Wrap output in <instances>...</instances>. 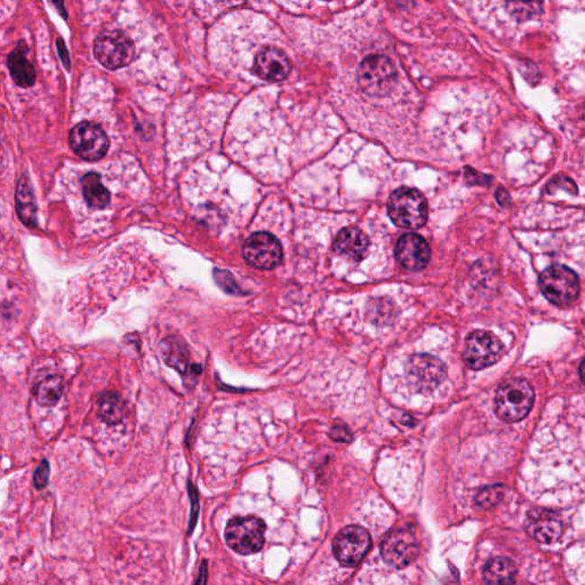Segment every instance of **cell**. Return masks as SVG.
Instances as JSON below:
<instances>
[{
	"instance_id": "cell-1",
	"label": "cell",
	"mask_w": 585,
	"mask_h": 585,
	"mask_svg": "<svg viewBox=\"0 0 585 585\" xmlns=\"http://www.w3.org/2000/svg\"><path fill=\"white\" fill-rule=\"evenodd\" d=\"M534 390L526 379H507L495 395V413L507 424L522 421L531 412Z\"/></svg>"
},
{
	"instance_id": "cell-2",
	"label": "cell",
	"mask_w": 585,
	"mask_h": 585,
	"mask_svg": "<svg viewBox=\"0 0 585 585\" xmlns=\"http://www.w3.org/2000/svg\"><path fill=\"white\" fill-rule=\"evenodd\" d=\"M388 212L392 222L404 229H420L428 220V204L425 196L412 187H399L392 192Z\"/></svg>"
},
{
	"instance_id": "cell-3",
	"label": "cell",
	"mask_w": 585,
	"mask_h": 585,
	"mask_svg": "<svg viewBox=\"0 0 585 585\" xmlns=\"http://www.w3.org/2000/svg\"><path fill=\"white\" fill-rule=\"evenodd\" d=\"M266 524L254 516H237L229 520L224 536L226 544L237 553L249 556L259 553L264 545Z\"/></svg>"
},
{
	"instance_id": "cell-4",
	"label": "cell",
	"mask_w": 585,
	"mask_h": 585,
	"mask_svg": "<svg viewBox=\"0 0 585 585\" xmlns=\"http://www.w3.org/2000/svg\"><path fill=\"white\" fill-rule=\"evenodd\" d=\"M94 55L106 69L127 67L135 58V45L121 30H105L94 41Z\"/></svg>"
},
{
	"instance_id": "cell-5",
	"label": "cell",
	"mask_w": 585,
	"mask_h": 585,
	"mask_svg": "<svg viewBox=\"0 0 585 585\" xmlns=\"http://www.w3.org/2000/svg\"><path fill=\"white\" fill-rule=\"evenodd\" d=\"M540 288L544 296L557 306L573 305L580 296L579 277L565 266L545 269L540 276Z\"/></svg>"
},
{
	"instance_id": "cell-6",
	"label": "cell",
	"mask_w": 585,
	"mask_h": 585,
	"mask_svg": "<svg viewBox=\"0 0 585 585\" xmlns=\"http://www.w3.org/2000/svg\"><path fill=\"white\" fill-rule=\"evenodd\" d=\"M397 79L395 64L386 55H370L358 69V80L365 93L379 96L390 91Z\"/></svg>"
},
{
	"instance_id": "cell-7",
	"label": "cell",
	"mask_w": 585,
	"mask_h": 585,
	"mask_svg": "<svg viewBox=\"0 0 585 585\" xmlns=\"http://www.w3.org/2000/svg\"><path fill=\"white\" fill-rule=\"evenodd\" d=\"M503 345L493 333L476 331L465 341L463 361L473 370L493 366L501 360Z\"/></svg>"
},
{
	"instance_id": "cell-8",
	"label": "cell",
	"mask_w": 585,
	"mask_h": 585,
	"mask_svg": "<svg viewBox=\"0 0 585 585\" xmlns=\"http://www.w3.org/2000/svg\"><path fill=\"white\" fill-rule=\"evenodd\" d=\"M69 143L76 155L87 161L100 160L106 155L110 147L105 131L91 122H81L72 128Z\"/></svg>"
},
{
	"instance_id": "cell-9",
	"label": "cell",
	"mask_w": 585,
	"mask_h": 585,
	"mask_svg": "<svg viewBox=\"0 0 585 585\" xmlns=\"http://www.w3.org/2000/svg\"><path fill=\"white\" fill-rule=\"evenodd\" d=\"M242 256L250 266L271 270L283 261V250L279 239L268 233H255L242 247Z\"/></svg>"
},
{
	"instance_id": "cell-10",
	"label": "cell",
	"mask_w": 585,
	"mask_h": 585,
	"mask_svg": "<svg viewBox=\"0 0 585 585\" xmlns=\"http://www.w3.org/2000/svg\"><path fill=\"white\" fill-rule=\"evenodd\" d=\"M370 546V534L361 526L345 527L333 542L335 557L345 567L360 565L369 553Z\"/></svg>"
},
{
	"instance_id": "cell-11",
	"label": "cell",
	"mask_w": 585,
	"mask_h": 585,
	"mask_svg": "<svg viewBox=\"0 0 585 585\" xmlns=\"http://www.w3.org/2000/svg\"><path fill=\"white\" fill-rule=\"evenodd\" d=\"M420 553L416 535L407 529H397L384 539L382 557L388 565L404 568L411 565Z\"/></svg>"
},
{
	"instance_id": "cell-12",
	"label": "cell",
	"mask_w": 585,
	"mask_h": 585,
	"mask_svg": "<svg viewBox=\"0 0 585 585\" xmlns=\"http://www.w3.org/2000/svg\"><path fill=\"white\" fill-rule=\"evenodd\" d=\"M409 382L421 391L433 390L446 378V369L443 362L429 354H417L412 357L407 366Z\"/></svg>"
},
{
	"instance_id": "cell-13",
	"label": "cell",
	"mask_w": 585,
	"mask_h": 585,
	"mask_svg": "<svg viewBox=\"0 0 585 585\" xmlns=\"http://www.w3.org/2000/svg\"><path fill=\"white\" fill-rule=\"evenodd\" d=\"M396 256L405 269L418 271L428 266L431 250L424 238L416 233H407L397 242Z\"/></svg>"
},
{
	"instance_id": "cell-14",
	"label": "cell",
	"mask_w": 585,
	"mask_h": 585,
	"mask_svg": "<svg viewBox=\"0 0 585 585\" xmlns=\"http://www.w3.org/2000/svg\"><path fill=\"white\" fill-rule=\"evenodd\" d=\"M292 64L288 55L275 47H266L256 55L253 71L260 78L277 83L288 78Z\"/></svg>"
},
{
	"instance_id": "cell-15",
	"label": "cell",
	"mask_w": 585,
	"mask_h": 585,
	"mask_svg": "<svg viewBox=\"0 0 585 585\" xmlns=\"http://www.w3.org/2000/svg\"><path fill=\"white\" fill-rule=\"evenodd\" d=\"M526 529L541 544H551L562 536L563 527L557 512L546 509H534L528 512Z\"/></svg>"
},
{
	"instance_id": "cell-16",
	"label": "cell",
	"mask_w": 585,
	"mask_h": 585,
	"mask_svg": "<svg viewBox=\"0 0 585 585\" xmlns=\"http://www.w3.org/2000/svg\"><path fill=\"white\" fill-rule=\"evenodd\" d=\"M333 250L353 261H361L369 253L370 239L360 229L345 228L337 234Z\"/></svg>"
},
{
	"instance_id": "cell-17",
	"label": "cell",
	"mask_w": 585,
	"mask_h": 585,
	"mask_svg": "<svg viewBox=\"0 0 585 585\" xmlns=\"http://www.w3.org/2000/svg\"><path fill=\"white\" fill-rule=\"evenodd\" d=\"M28 49L23 41L8 55L7 64L13 80L21 87H30L36 83V70L27 59Z\"/></svg>"
},
{
	"instance_id": "cell-18",
	"label": "cell",
	"mask_w": 585,
	"mask_h": 585,
	"mask_svg": "<svg viewBox=\"0 0 585 585\" xmlns=\"http://www.w3.org/2000/svg\"><path fill=\"white\" fill-rule=\"evenodd\" d=\"M15 198L20 220L30 228H35L37 206L27 174H23L20 178Z\"/></svg>"
},
{
	"instance_id": "cell-19",
	"label": "cell",
	"mask_w": 585,
	"mask_h": 585,
	"mask_svg": "<svg viewBox=\"0 0 585 585\" xmlns=\"http://www.w3.org/2000/svg\"><path fill=\"white\" fill-rule=\"evenodd\" d=\"M516 568L507 558H494L487 562L484 570V580L487 585L514 584Z\"/></svg>"
},
{
	"instance_id": "cell-20",
	"label": "cell",
	"mask_w": 585,
	"mask_h": 585,
	"mask_svg": "<svg viewBox=\"0 0 585 585\" xmlns=\"http://www.w3.org/2000/svg\"><path fill=\"white\" fill-rule=\"evenodd\" d=\"M161 354L166 364L180 373H186L189 365V352L182 340L170 336L162 341Z\"/></svg>"
},
{
	"instance_id": "cell-21",
	"label": "cell",
	"mask_w": 585,
	"mask_h": 585,
	"mask_svg": "<svg viewBox=\"0 0 585 585\" xmlns=\"http://www.w3.org/2000/svg\"><path fill=\"white\" fill-rule=\"evenodd\" d=\"M84 198L89 206L102 209L110 204V192L102 185L101 178L96 173H87L81 178Z\"/></svg>"
},
{
	"instance_id": "cell-22",
	"label": "cell",
	"mask_w": 585,
	"mask_h": 585,
	"mask_svg": "<svg viewBox=\"0 0 585 585\" xmlns=\"http://www.w3.org/2000/svg\"><path fill=\"white\" fill-rule=\"evenodd\" d=\"M64 391L63 379L59 375H49L35 387V398L38 404L44 407H52L61 399Z\"/></svg>"
},
{
	"instance_id": "cell-23",
	"label": "cell",
	"mask_w": 585,
	"mask_h": 585,
	"mask_svg": "<svg viewBox=\"0 0 585 585\" xmlns=\"http://www.w3.org/2000/svg\"><path fill=\"white\" fill-rule=\"evenodd\" d=\"M125 404L116 392H105L97 401V413L105 424L118 425L125 416Z\"/></svg>"
},
{
	"instance_id": "cell-24",
	"label": "cell",
	"mask_w": 585,
	"mask_h": 585,
	"mask_svg": "<svg viewBox=\"0 0 585 585\" xmlns=\"http://www.w3.org/2000/svg\"><path fill=\"white\" fill-rule=\"evenodd\" d=\"M507 11L516 20L526 21L536 18L544 12V4L510 2L507 4Z\"/></svg>"
},
{
	"instance_id": "cell-25",
	"label": "cell",
	"mask_w": 585,
	"mask_h": 585,
	"mask_svg": "<svg viewBox=\"0 0 585 585\" xmlns=\"http://www.w3.org/2000/svg\"><path fill=\"white\" fill-rule=\"evenodd\" d=\"M503 498L502 486H490L482 489L476 498L477 505L481 507H490L498 505Z\"/></svg>"
},
{
	"instance_id": "cell-26",
	"label": "cell",
	"mask_w": 585,
	"mask_h": 585,
	"mask_svg": "<svg viewBox=\"0 0 585 585\" xmlns=\"http://www.w3.org/2000/svg\"><path fill=\"white\" fill-rule=\"evenodd\" d=\"M189 497L191 499V509H190V520H189V534L191 532H194V528L196 526V524L198 522V516H199V510H200V505H199V495H198V490L196 489L194 485L189 484Z\"/></svg>"
},
{
	"instance_id": "cell-27",
	"label": "cell",
	"mask_w": 585,
	"mask_h": 585,
	"mask_svg": "<svg viewBox=\"0 0 585 585\" xmlns=\"http://www.w3.org/2000/svg\"><path fill=\"white\" fill-rule=\"evenodd\" d=\"M215 277L216 283L228 293L238 294L239 286L234 281L232 273L225 270H215Z\"/></svg>"
},
{
	"instance_id": "cell-28",
	"label": "cell",
	"mask_w": 585,
	"mask_h": 585,
	"mask_svg": "<svg viewBox=\"0 0 585 585\" xmlns=\"http://www.w3.org/2000/svg\"><path fill=\"white\" fill-rule=\"evenodd\" d=\"M50 464L46 460L42 461L40 467L36 469L35 476H33V482L37 489H44L50 480Z\"/></svg>"
},
{
	"instance_id": "cell-29",
	"label": "cell",
	"mask_w": 585,
	"mask_h": 585,
	"mask_svg": "<svg viewBox=\"0 0 585 585\" xmlns=\"http://www.w3.org/2000/svg\"><path fill=\"white\" fill-rule=\"evenodd\" d=\"M465 178H467L470 185L489 186L492 181V178L478 173L471 169H465Z\"/></svg>"
},
{
	"instance_id": "cell-30",
	"label": "cell",
	"mask_w": 585,
	"mask_h": 585,
	"mask_svg": "<svg viewBox=\"0 0 585 585\" xmlns=\"http://www.w3.org/2000/svg\"><path fill=\"white\" fill-rule=\"evenodd\" d=\"M550 187H553L551 191L557 189V187H565L567 190L573 192V194L578 192V187H575L574 182L565 177H557L553 181L550 182Z\"/></svg>"
},
{
	"instance_id": "cell-31",
	"label": "cell",
	"mask_w": 585,
	"mask_h": 585,
	"mask_svg": "<svg viewBox=\"0 0 585 585\" xmlns=\"http://www.w3.org/2000/svg\"><path fill=\"white\" fill-rule=\"evenodd\" d=\"M331 437L336 442L349 443L352 441V434L344 426H334L331 431Z\"/></svg>"
},
{
	"instance_id": "cell-32",
	"label": "cell",
	"mask_w": 585,
	"mask_h": 585,
	"mask_svg": "<svg viewBox=\"0 0 585 585\" xmlns=\"http://www.w3.org/2000/svg\"><path fill=\"white\" fill-rule=\"evenodd\" d=\"M207 584V562H203L199 568V574L195 585H206Z\"/></svg>"
},
{
	"instance_id": "cell-33",
	"label": "cell",
	"mask_w": 585,
	"mask_h": 585,
	"mask_svg": "<svg viewBox=\"0 0 585 585\" xmlns=\"http://www.w3.org/2000/svg\"><path fill=\"white\" fill-rule=\"evenodd\" d=\"M497 199L498 204L503 207H507L510 204V196L505 189H498L497 191Z\"/></svg>"
},
{
	"instance_id": "cell-34",
	"label": "cell",
	"mask_w": 585,
	"mask_h": 585,
	"mask_svg": "<svg viewBox=\"0 0 585 585\" xmlns=\"http://www.w3.org/2000/svg\"><path fill=\"white\" fill-rule=\"evenodd\" d=\"M580 379H582V382L585 384V360L582 361V364L580 366Z\"/></svg>"
},
{
	"instance_id": "cell-35",
	"label": "cell",
	"mask_w": 585,
	"mask_h": 585,
	"mask_svg": "<svg viewBox=\"0 0 585 585\" xmlns=\"http://www.w3.org/2000/svg\"><path fill=\"white\" fill-rule=\"evenodd\" d=\"M512 585H514V584H512Z\"/></svg>"
}]
</instances>
